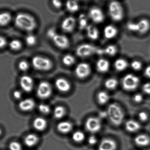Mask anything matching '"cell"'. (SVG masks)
<instances>
[{"label":"cell","instance_id":"1","mask_svg":"<svg viewBox=\"0 0 150 150\" xmlns=\"http://www.w3.org/2000/svg\"><path fill=\"white\" fill-rule=\"evenodd\" d=\"M16 26L23 31L31 32L34 31L37 26V23L34 17L25 13H19L15 19Z\"/></svg>","mask_w":150,"mask_h":150},{"label":"cell","instance_id":"2","mask_svg":"<svg viewBox=\"0 0 150 150\" xmlns=\"http://www.w3.org/2000/svg\"><path fill=\"white\" fill-rule=\"evenodd\" d=\"M108 116L114 125L119 126L124 120L125 114L121 107L116 104H112L108 107Z\"/></svg>","mask_w":150,"mask_h":150},{"label":"cell","instance_id":"3","mask_svg":"<svg viewBox=\"0 0 150 150\" xmlns=\"http://www.w3.org/2000/svg\"><path fill=\"white\" fill-rule=\"evenodd\" d=\"M108 11L110 18L115 22H120L124 18V10L120 2L116 1H111L108 6Z\"/></svg>","mask_w":150,"mask_h":150},{"label":"cell","instance_id":"4","mask_svg":"<svg viewBox=\"0 0 150 150\" xmlns=\"http://www.w3.org/2000/svg\"><path fill=\"white\" fill-rule=\"evenodd\" d=\"M127 27L129 31L132 32L145 34L150 30V21L147 18H142L137 22H129Z\"/></svg>","mask_w":150,"mask_h":150},{"label":"cell","instance_id":"5","mask_svg":"<svg viewBox=\"0 0 150 150\" xmlns=\"http://www.w3.org/2000/svg\"><path fill=\"white\" fill-rule=\"evenodd\" d=\"M32 63L34 68L41 71H46L52 68L53 63L50 59L44 56L37 55L33 58Z\"/></svg>","mask_w":150,"mask_h":150},{"label":"cell","instance_id":"6","mask_svg":"<svg viewBox=\"0 0 150 150\" xmlns=\"http://www.w3.org/2000/svg\"><path fill=\"white\" fill-rule=\"evenodd\" d=\"M140 80L139 77L132 74L126 75L122 78V85L123 89L128 91L136 90L139 86Z\"/></svg>","mask_w":150,"mask_h":150},{"label":"cell","instance_id":"7","mask_svg":"<svg viewBox=\"0 0 150 150\" xmlns=\"http://www.w3.org/2000/svg\"><path fill=\"white\" fill-rule=\"evenodd\" d=\"M98 48L90 44H83L79 45L76 49V53L79 57L85 58L97 53Z\"/></svg>","mask_w":150,"mask_h":150},{"label":"cell","instance_id":"8","mask_svg":"<svg viewBox=\"0 0 150 150\" xmlns=\"http://www.w3.org/2000/svg\"><path fill=\"white\" fill-rule=\"evenodd\" d=\"M50 39L60 49H67L69 47L70 45V41L68 38L65 35L57 33V32L50 38Z\"/></svg>","mask_w":150,"mask_h":150},{"label":"cell","instance_id":"9","mask_svg":"<svg viewBox=\"0 0 150 150\" xmlns=\"http://www.w3.org/2000/svg\"><path fill=\"white\" fill-rule=\"evenodd\" d=\"M89 18L95 23H101L105 20V16L104 12L98 7H93L91 8L88 11Z\"/></svg>","mask_w":150,"mask_h":150},{"label":"cell","instance_id":"10","mask_svg":"<svg viewBox=\"0 0 150 150\" xmlns=\"http://www.w3.org/2000/svg\"><path fill=\"white\" fill-rule=\"evenodd\" d=\"M52 93V88L49 83L42 82L39 84L37 94L40 98L45 99L50 97Z\"/></svg>","mask_w":150,"mask_h":150},{"label":"cell","instance_id":"11","mask_svg":"<svg viewBox=\"0 0 150 150\" xmlns=\"http://www.w3.org/2000/svg\"><path fill=\"white\" fill-rule=\"evenodd\" d=\"M85 127L89 132L92 133H97L101 129V122L99 118L91 117L86 120Z\"/></svg>","mask_w":150,"mask_h":150},{"label":"cell","instance_id":"12","mask_svg":"<svg viewBox=\"0 0 150 150\" xmlns=\"http://www.w3.org/2000/svg\"><path fill=\"white\" fill-rule=\"evenodd\" d=\"M91 72V67L89 64L86 63H81L78 64L75 69L76 75L81 79L87 77Z\"/></svg>","mask_w":150,"mask_h":150},{"label":"cell","instance_id":"13","mask_svg":"<svg viewBox=\"0 0 150 150\" xmlns=\"http://www.w3.org/2000/svg\"><path fill=\"white\" fill-rule=\"evenodd\" d=\"M76 25V20L73 16H68L62 20L61 25L62 29L66 33L72 32Z\"/></svg>","mask_w":150,"mask_h":150},{"label":"cell","instance_id":"14","mask_svg":"<svg viewBox=\"0 0 150 150\" xmlns=\"http://www.w3.org/2000/svg\"><path fill=\"white\" fill-rule=\"evenodd\" d=\"M19 83L21 88L25 92H30L34 86L33 79L30 76L24 75L20 78Z\"/></svg>","mask_w":150,"mask_h":150},{"label":"cell","instance_id":"15","mask_svg":"<svg viewBox=\"0 0 150 150\" xmlns=\"http://www.w3.org/2000/svg\"><path fill=\"white\" fill-rule=\"evenodd\" d=\"M35 106V102L31 98H26L20 101L18 107L23 112H28L32 111Z\"/></svg>","mask_w":150,"mask_h":150},{"label":"cell","instance_id":"16","mask_svg":"<svg viewBox=\"0 0 150 150\" xmlns=\"http://www.w3.org/2000/svg\"><path fill=\"white\" fill-rule=\"evenodd\" d=\"M104 35L107 39L114 38L118 35V30L117 27L112 25H108L105 27L103 31Z\"/></svg>","mask_w":150,"mask_h":150},{"label":"cell","instance_id":"17","mask_svg":"<svg viewBox=\"0 0 150 150\" xmlns=\"http://www.w3.org/2000/svg\"><path fill=\"white\" fill-rule=\"evenodd\" d=\"M117 144L114 140L105 139L99 145L98 150H116Z\"/></svg>","mask_w":150,"mask_h":150},{"label":"cell","instance_id":"18","mask_svg":"<svg viewBox=\"0 0 150 150\" xmlns=\"http://www.w3.org/2000/svg\"><path fill=\"white\" fill-rule=\"evenodd\" d=\"M55 84L57 89L62 92H67L71 89V85L69 82L63 78L57 79Z\"/></svg>","mask_w":150,"mask_h":150},{"label":"cell","instance_id":"19","mask_svg":"<svg viewBox=\"0 0 150 150\" xmlns=\"http://www.w3.org/2000/svg\"><path fill=\"white\" fill-rule=\"evenodd\" d=\"M86 30L87 37L91 40H97L99 37V31L95 26L89 25Z\"/></svg>","mask_w":150,"mask_h":150},{"label":"cell","instance_id":"20","mask_svg":"<svg viewBox=\"0 0 150 150\" xmlns=\"http://www.w3.org/2000/svg\"><path fill=\"white\" fill-rule=\"evenodd\" d=\"M135 143L140 147H146L150 144V138L147 135L142 134L137 136L134 138Z\"/></svg>","mask_w":150,"mask_h":150},{"label":"cell","instance_id":"21","mask_svg":"<svg viewBox=\"0 0 150 150\" xmlns=\"http://www.w3.org/2000/svg\"><path fill=\"white\" fill-rule=\"evenodd\" d=\"M96 68L99 72L100 73H105L107 72L110 68V63L106 59H99L96 63Z\"/></svg>","mask_w":150,"mask_h":150},{"label":"cell","instance_id":"22","mask_svg":"<svg viewBox=\"0 0 150 150\" xmlns=\"http://www.w3.org/2000/svg\"><path fill=\"white\" fill-rule=\"evenodd\" d=\"M46 120L42 117L36 118L33 121V126L34 128L38 131H43L47 127Z\"/></svg>","mask_w":150,"mask_h":150},{"label":"cell","instance_id":"23","mask_svg":"<svg viewBox=\"0 0 150 150\" xmlns=\"http://www.w3.org/2000/svg\"><path fill=\"white\" fill-rule=\"evenodd\" d=\"M126 129L130 133L137 132L141 129V126L140 123L136 121L129 120L126 123L125 125Z\"/></svg>","mask_w":150,"mask_h":150},{"label":"cell","instance_id":"24","mask_svg":"<svg viewBox=\"0 0 150 150\" xmlns=\"http://www.w3.org/2000/svg\"><path fill=\"white\" fill-rule=\"evenodd\" d=\"M39 141L38 136L34 134H30L27 135L24 139L25 144L29 147L35 146Z\"/></svg>","mask_w":150,"mask_h":150},{"label":"cell","instance_id":"25","mask_svg":"<svg viewBox=\"0 0 150 150\" xmlns=\"http://www.w3.org/2000/svg\"><path fill=\"white\" fill-rule=\"evenodd\" d=\"M58 130L63 134L69 133L73 129V125L71 122L67 121H63L60 122L57 126Z\"/></svg>","mask_w":150,"mask_h":150},{"label":"cell","instance_id":"26","mask_svg":"<svg viewBox=\"0 0 150 150\" xmlns=\"http://www.w3.org/2000/svg\"><path fill=\"white\" fill-rule=\"evenodd\" d=\"M66 7L67 10L71 13L76 12L79 9V4L76 0H67Z\"/></svg>","mask_w":150,"mask_h":150},{"label":"cell","instance_id":"27","mask_svg":"<svg viewBox=\"0 0 150 150\" xmlns=\"http://www.w3.org/2000/svg\"><path fill=\"white\" fill-rule=\"evenodd\" d=\"M114 66L116 70L122 71L125 70L128 66L127 61L125 59L119 58L115 62Z\"/></svg>","mask_w":150,"mask_h":150},{"label":"cell","instance_id":"28","mask_svg":"<svg viewBox=\"0 0 150 150\" xmlns=\"http://www.w3.org/2000/svg\"><path fill=\"white\" fill-rule=\"evenodd\" d=\"M77 23L79 27L81 30H84L89 25L88 24V18L84 14H81L79 16L78 18Z\"/></svg>","mask_w":150,"mask_h":150},{"label":"cell","instance_id":"29","mask_svg":"<svg viewBox=\"0 0 150 150\" xmlns=\"http://www.w3.org/2000/svg\"><path fill=\"white\" fill-rule=\"evenodd\" d=\"M103 50V53L110 56L116 55L118 51V48L114 45H108Z\"/></svg>","mask_w":150,"mask_h":150},{"label":"cell","instance_id":"30","mask_svg":"<svg viewBox=\"0 0 150 150\" xmlns=\"http://www.w3.org/2000/svg\"><path fill=\"white\" fill-rule=\"evenodd\" d=\"M11 16L8 12H4L0 13V26H5L9 23L11 21Z\"/></svg>","mask_w":150,"mask_h":150},{"label":"cell","instance_id":"31","mask_svg":"<svg viewBox=\"0 0 150 150\" xmlns=\"http://www.w3.org/2000/svg\"><path fill=\"white\" fill-rule=\"evenodd\" d=\"M98 100L100 105H105L109 100L110 97L107 92L105 91H100L98 94Z\"/></svg>","mask_w":150,"mask_h":150},{"label":"cell","instance_id":"32","mask_svg":"<svg viewBox=\"0 0 150 150\" xmlns=\"http://www.w3.org/2000/svg\"><path fill=\"white\" fill-rule=\"evenodd\" d=\"M66 114V109L63 107L59 106L55 107L54 111V117L57 119L63 118Z\"/></svg>","mask_w":150,"mask_h":150},{"label":"cell","instance_id":"33","mask_svg":"<svg viewBox=\"0 0 150 150\" xmlns=\"http://www.w3.org/2000/svg\"><path fill=\"white\" fill-rule=\"evenodd\" d=\"M118 81L115 78H110L105 82V86L108 90H114L118 85Z\"/></svg>","mask_w":150,"mask_h":150},{"label":"cell","instance_id":"34","mask_svg":"<svg viewBox=\"0 0 150 150\" xmlns=\"http://www.w3.org/2000/svg\"><path fill=\"white\" fill-rule=\"evenodd\" d=\"M62 62L64 65L67 66H70L75 63V57L70 54L64 55L62 58Z\"/></svg>","mask_w":150,"mask_h":150},{"label":"cell","instance_id":"35","mask_svg":"<svg viewBox=\"0 0 150 150\" xmlns=\"http://www.w3.org/2000/svg\"><path fill=\"white\" fill-rule=\"evenodd\" d=\"M25 43L28 46H33L37 44L38 39L34 34H28L25 38Z\"/></svg>","mask_w":150,"mask_h":150},{"label":"cell","instance_id":"36","mask_svg":"<svg viewBox=\"0 0 150 150\" xmlns=\"http://www.w3.org/2000/svg\"><path fill=\"white\" fill-rule=\"evenodd\" d=\"M9 46L11 50L14 51H18L22 47V44L20 41L15 39L11 41L9 44Z\"/></svg>","mask_w":150,"mask_h":150},{"label":"cell","instance_id":"37","mask_svg":"<svg viewBox=\"0 0 150 150\" xmlns=\"http://www.w3.org/2000/svg\"><path fill=\"white\" fill-rule=\"evenodd\" d=\"M85 139V134L82 131H77L75 132L73 135V139L75 142L80 143L83 141Z\"/></svg>","mask_w":150,"mask_h":150},{"label":"cell","instance_id":"38","mask_svg":"<svg viewBox=\"0 0 150 150\" xmlns=\"http://www.w3.org/2000/svg\"><path fill=\"white\" fill-rule=\"evenodd\" d=\"M40 112L43 114H47L50 113L51 109L48 105L45 104H40L38 107Z\"/></svg>","mask_w":150,"mask_h":150},{"label":"cell","instance_id":"39","mask_svg":"<svg viewBox=\"0 0 150 150\" xmlns=\"http://www.w3.org/2000/svg\"><path fill=\"white\" fill-rule=\"evenodd\" d=\"M18 67L21 71H26L29 69L30 65L26 61L22 60L18 63Z\"/></svg>","mask_w":150,"mask_h":150},{"label":"cell","instance_id":"40","mask_svg":"<svg viewBox=\"0 0 150 150\" xmlns=\"http://www.w3.org/2000/svg\"><path fill=\"white\" fill-rule=\"evenodd\" d=\"M131 67L134 70L138 71L142 69V64L140 61L134 60L131 63Z\"/></svg>","mask_w":150,"mask_h":150},{"label":"cell","instance_id":"41","mask_svg":"<svg viewBox=\"0 0 150 150\" xmlns=\"http://www.w3.org/2000/svg\"><path fill=\"white\" fill-rule=\"evenodd\" d=\"M10 150H22V146L19 142L17 141H12L9 145Z\"/></svg>","mask_w":150,"mask_h":150},{"label":"cell","instance_id":"42","mask_svg":"<svg viewBox=\"0 0 150 150\" xmlns=\"http://www.w3.org/2000/svg\"><path fill=\"white\" fill-rule=\"evenodd\" d=\"M139 119L143 122H146L149 119V115L147 113L144 112H142L139 113V115H138Z\"/></svg>","mask_w":150,"mask_h":150},{"label":"cell","instance_id":"43","mask_svg":"<svg viewBox=\"0 0 150 150\" xmlns=\"http://www.w3.org/2000/svg\"><path fill=\"white\" fill-rule=\"evenodd\" d=\"M52 4L56 9H60L62 7V2L61 0H52Z\"/></svg>","mask_w":150,"mask_h":150},{"label":"cell","instance_id":"44","mask_svg":"<svg viewBox=\"0 0 150 150\" xmlns=\"http://www.w3.org/2000/svg\"><path fill=\"white\" fill-rule=\"evenodd\" d=\"M143 99V96L140 93H137V94H135L133 98L134 101L136 103H141L142 102Z\"/></svg>","mask_w":150,"mask_h":150},{"label":"cell","instance_id":"45","mask_svg":"<svg viewBox=\"0 0 150 150\" xmlns=\"http://www.w3.org/2000/svg\"><path fill=\"white\" fill-rule=\"evenodd\" d=\"M142 90L144 93L150 95V82H147L144 85Z\"/></svg>","mask_w":150,"mask_h":150},{"label":"cell","instance_id":"46","mask_svg":"<svg viewBox=\"0 0 150 150\" xmlns=\"http://www.w3.org/2000/svg\"><path fill=\"white\" fill-rule=\"evenodd\" d=\"M88 142L90 145H94L97 142V138L94 136H91L88 138Z\"/></svg>","mask_w":150,"mask_h":150},{"label":"cell","instance_id":"47","mask_svg":"<svg viewBox=\"0 0 150 150\" xmlns=\"http://www.w3.org/2000/svg\"><path fill=\"white\" fill-rule=\"evenodd\" d=\"M6 39L2 36H0V49L4 48L7 45Z\"/></svg>","mask_w":150,"mask_h":150},{"label":"cell","instance_id":"48","mask_svg":"<svg viewBox=\"0 0 150 150\" xmlns=\"http://www.w3.org/2000/svg\"><path fill=\"white\" fill-rule=\"evenodd\" d=\"M13 97L16 99L19 100L22 98V93L19 90H16L13 92Z\"/></svg>","mask_w":150,"mask_h":150},{"label":"cell","instance_id":"49","mask_svg":"<svg viewBox=\"0 0 150 150\" xmlns=\"http://www.w3.org/2000/svg\"><path fill=\"white\" fill-rule=\"evenodd\" d=\"M144 74L146 77L150 78V66H148L145 68Z\"/></svg>","mask_w":150,"mask_h":150},{"label":"cell","instance_id":"50","mask_svg":"<svg viewBox=\"0 0 150 150\" xmlns=\"http://www.w3.org/2000/svg\"><path fill=\"white\" fill-rule=\"evenodd\" d=\"M99 116L101 119H104V118H106L108 116L107 112H101L99 113Z\"/></svg>","mask_w":150,"mask_h":150},{"label":"cell","instance_id":"51","mask_svg":"<svg viewBox=\"0 0 150 150\" xmlns=\"http://www.w3.org/2000/svg\"><path fill=\"white\" fill-rule=\"evenodd\" d=\"M2 130L1 129H0V136H1V135L2 134Z\"/></svg>","mask_w":150,"mask_h":150},{"label":"cell","instance_id":"52","mask_svg":"<svg viewBox=\"0 0 150 150\" xmlns=\"http://www.w3.org/2000/svg\"><path fill=\"white\" fill-rule=\"evenodd\" d=\"M83 1H86V0H83Z\"/></svg>","mask_w":150,"mask_h":150}]
</instances>
